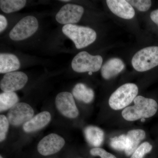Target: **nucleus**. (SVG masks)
Listing matches in <instances>:
<instances>
[{"label": "nucleus", "instance_id": "nucleus-1", "mask_svg": "<svg viewBox=\"0 0 158 158\" xmlns=\"http://www.w3.org/2000/svg\"><path fill=\"white\" fill-rule=\"evenodd\" d=\"M135 105L125 108L122 115L125 120L134 121L153 116L157 111V103L155 100L144 97H136L134 100Z\"/></svg>", "mask_w": 158, "mask_h": 158}, {"label": "nucleus", "instance_id": "nucleus-2", "mask_svg": "<svg viewBox=\"0 0 158 158\" xmlns=\"http://www.w3.org/2000/svg\"><path fill=\"white\" fill-rule=\"evenodd\" d=\"M63 34L71 40L77 49L84 48L94 42L96 32L88 27L74 24L65 25L62 28Z\"/></svg>", "mask_w": 158, "mask_h": 158}, {"label": "nucleus", "instance_id": "nucleus-3", "mask_svg": "<svg viewBox=\"0 0 158 158\" xmlns=\"http://www.w3.org/2000/svg\"><path fill=\"white\" fill-rule=\"evenodd\" d=\"M138 92V86L135 84L127 83L122 85L110 96V107L116 110L126 107L136 98Z\"/></svg>", "mask_w": 158, "mask_h": 158}, {"label": "nucleus", "instance_id": "nucleus-4", "mask_svg": "<svg viewBox=\"0 0 158 158\" xmlns=\"http://www.w3.org/2000/svg\"><path fill=\"white\" fill-rule=\"evenodd\" d=\"M132 65L138 72L146 71L158 66V47H149L138 51L133 57Z\"/></svg>", "mask_w": 158, "mask_h": 158}, {"label": "nucleus", "instance_id": "nucleus-5", "mask_svg": "<svg viewBox=\"0 0 158 158\" xmlns=\"http://www.w3.org/2000/svg\"><path fill=\"white\" fill-rule=\"evenodd\" d=\"M102 62L101 56H92L84 51L74 57L72 61V68L77 73L95 72L101 68Z\"/></svg>", "mask_w": 158, "mask_h": 158}, {"label": "nucleus", "instance_id": "nucleus-6", "mask_svg": "<svg viewBox=\"0 0 158 158\" xmlns=\"http://www.w3.org/2000/svg\"><path fill=\"white\" fill-rule=\"evenodd\" d=\"M39 23L36 17L29 15L23 18L15 25L9 33L12 40L19 41L34 35L38 30Z\"/></svg>", "mask_w": 158, "mask_h": 158}, {"label": "nucleus", "instance_id": "nucleus-7", "mask_svg": "<svg viewBox=\"0 0 158 158\" xmlns=\"http://www.w3.org/2000/svg\"><path fill=\"white\" fill-rule=\"evenodd\" d=\"M34 111L31 106L24 102H19L9 110L7 118L13 126L23 125L33 118Z\"/></svg>", "mask_w": 158, "mask_h": 158}, {"label": "nucleus", "instance_id": "nucleus-8", "mask_svg": "<svg viewBox=\"0 0 158 158\" xmlns=\"http://www.w3.org/2000/svg\"><path fill=\"white\" fill-rule=\"evenodd\" d=\"M55 103L57 110L63 116L69 118H75L78 116V110L71 93L62 92L58 94Z\"/></svg>", "mask_w": 158, "mask_h": 158}, {"label": "nucleus", "instance_id": "nucleus-9", "mask_svg": "<svg viewBox=\"0 0 158 158\" xmlns=\"http://www.w3.org/2000/svg\"><path fill=\"white\" fill-rule=\"evenodd\" d=\"M84 9L81 6L68 4L62 6L56 15L57 22L61 24H73L78 22L84 14Z\"/></svg>", "mask_w": 158, "mask_h": 158}, {"label": "nucleus", "instance_id": "nucleus-10", "mask_svg": "<svg viewBox=\"0 0 158 158\" xmlns=\"http://www.w3.org/2000/svg\"><path fill=\"white\" fill-rule=\"evenodd\" d=\"M28 78L24 73L15 71L6 73L1 81L0 88L3 92H14L22 89Z\"/></svg>", "mask_w": 158, "mask_h": 158}, {"label": "nucleus", "instance_id": "nucleus-11", "mask_svg": "<svg viewBox=\"0 0 158 158\" xmlns=\"http://www.w3.org/2000/svg\"><path fill=\"white\" fill-rule=\"evenodd\" d=\"M65 144V140L61 136L51 134L40 140L37 145V150L43 156L51 155L59 152Z\"/></svg>", "mask_w": 158, "mask_h": 158}, {"label": "nucleus", "instance_id": "nucleus-12", "mask_svg": "<svg viewBox=\"0 0 158 158\" xmlns=\"http://www.w3.org/2000/svg\"><path fill=\"white\" fill-rule=\"evenodd\" d=\"M106 2L111 11L118 17L130 19L135 16V10L127 1L107 0Z\"/></svg>", "mask_w": 158, "mask_h": 158}, {"label": "nucleus", "instance_id": "nucleus-13", "mask_svg": "<svg viewBox=\"0 0 158 158\" xmlns=\"http://www.w3.org/2000/svg\"><path fill=\"white\" fill-rule=\"evenodd\" d=\"M51 120L50 113L47 111L39 113L23 125V130L27 133L36 131L45 127Z\"/></svg>", "mask_w": 158, "mask_h": 158}, {"label": "nucleus", "instance_id": "nucleus-14", "mask_svg": "<svg viewBox=\"0 0 158 158\" xmlns=\"http://www.w3.org/2000/svg\"><path fill=\"white\" fill-rule=\"evenodd\" d=\"M124 68V63L121 59L118 58L110 59L102 67V76L106 80H109L120 73Z\"/></svg>", "mask_w": 158, "mask_h": 158}, {"label": "nucleus", "instance_id": "nucleus-15", "mask_svg": "<svg viewBox=\"0 0 158 158\" xmlns=\"http://www.w3.org/2000/svg\"><path fill=\"white\" fill-rule=\"evenodd\" d=\"M20 67L19 59L14 54H0V73H7L15 72L19 69Z\"/></svg>", "mask_w": 158, "mask_h": 158}, {"label": "nucleus", "instance_id": "nucleus-16", "mask_svg": "<svg viewBox=\"0 0 158 158\" xmlns=\"http://www.w3.org/2000/svg\"><path fill=\"white\" fill-rule=\"evenodd\" d=\"M145 131L141 129L133 130L128 132L127 137V144L125 150L126 155L129 156L133 154L138 147V144L145 138Z\"/></svg>", "mask_w": 158, "mask_h": 158}, {"label": "nucleus", "instance_id": "nucleus-17", "mask_svg": "<svg viewBox=\"0 0 158 158\" xmlns=\"http://www.w3.org/2000/svg\"><path fill=\"white\" fill-rule=\"evenodd\" d=\"M85 138L91 146L98 148L102 143L104 139L103 131L97 127H87L85 130Z\"/></svg>", "mask_w": 158, "mask_h": 158}, {"label": "nucleus", "instance_id": "nucleus-18", "mask_svg": "<svg viewBox=\"0 0 158 158\" xmlns=\"http://www.w3.org/2000/svg\"><path fill=\"white\" fill-rule=\"evenodd\" d=\"M72 94L77 100L86 103L91 102L94 98L93 90L82 83H78L75 86L72 90Z\"/></svg>", "mask_w": 158, "mask_h": 158}, {"label": "nucleus", "instance_id": "nucleus-19", "mask_svg": "<svg viewBox=\"0 0 158 158\" xmlns=\"http://www.w3.org/2000/svg\"><path fill=\"white\" fill-rule=\"evenodd\" d=\"M19 98L15 92H5L0 94V111L10 110L19 103Z\"/></svg>", "mask_w": 158, "mask_h": 158}, {"label": "nucleus", "instance_id": "nucleus-20", "mask_svg": "<svg viewBox=\"0 0 158 158\" xmlns=\"http://www.w3.org/2000/svg\"><path fill=\"white\" fill-rule=\"evenodd\" d=\"M25 0H1L0 8L6 13H11L19 11L25 6Z\"/></svg>", "mask_w": 158, "mask_h": 158}, {"label": "nucleus", "instance_id": "nucleus-21", "mask_svg": "<svg viewBox=\"0 0 158 158\" xmlns=\"http://www.w3.org/2000/svg\"><path fill=\"white\" fill-rule=\"evenodd\" d=\"M127 144V135H121L118 137H115L111 139L110 145L113 149L118 151H125Z\"/></svg>", "mask_w": 158, "mask_h": 158}, {"label": "nucleus", "instance_id": "nucleus-22", "mask_svg": "<svg viewBox=\"0 0 158 158\" xmlns=\"http://www.w3.org/2000/svg\"><path fill=\"white\" fill-rule=\"evenodd\" d=\"M152 148L151 144L148 142H144L137 148L131 158H143L144 155L151 152Z\"/></svg>", "mask_w": 158, "mask_h": 158}, {"label": "nucleus", "instance_id": "nucleus-23", "mask_svg": "<svg viewBox=\"0 0 158 158\" xmlns=\"http://www.w3.org/2000/svg\"><path fill=\"white\" fill-rule=\"evenodd\" d=\"M127 2L131 6L141 11H148L152 5L151 1L149 0H129Z\"/></svg>", "mask_w": 158, "mask_h": 158}, {"label": "nucleus", "instance_id": "nucleus-24", "mask_svg": "<svg viewBox=\"0 0 158 158\" xmlns=\"http://www.w3.org/2000/svg\"><path fill=\"white\" fill-rule=\"evenodd\" d=\"M9 121L8 118L3 115L0 116V141L5 140L9 127Z\"/></svg>", "mask_w": 158, "mask_h": 158}, {"label": "nucleus", "instance_id": "nucleus-25", "mask_svg": "<svg viewBox=\"0 0 158 158\" xmlns=\"http://www.w3.org/2000/svg\"><path fill=\"white\" fill-rule=\"evenodd\" d=\"M90 153L93 156H99L101 158H116L115 156L100 148H95L90 150Z\"/></svg>", "mask_w": 158, "mask_h": 158}, {"label": "nucleus", "instance_id": "nucleus-26", "mask_svg": "<svg viewBox=\"0 0 158 158\" xmlns=\"http://www.w3.org/2000/svg\"><path fill=\"white\" fill-rule=\"evenodd\" d=\"M8 25V21L6 17L2 15H0V32L2 33L5 31Z\"/></svg>", "mask_w": 158, "mask_h": 158}, {"label": "nucleus", "instance_id": "nucleus-27", "mask_svg": "<svg viewBox=\"0 0 158 158\" xmlns=\"http://www.w3.org/2000/svg\"><path fill=\"white\" fill-rule=\"evenodd\" d=\"M150 18L152 21L155 23L158 27V9L154 10L151 12Z\"/></svg>", "mask_w": 158, "mask_h": 158}, {"label": "nucleus", "instance_id": "nucleus-28", "mask_svg": "<svg viewBox=\"0 0 158 158\" xmlns=\"http://www.w3.org/2000/svg\"><path fill=\"white\" fill-rule=\"evenodd\" d=\"M61 2H69V0H67V1H66V0H64V1H60Z\"/></svg>", "mask_w": 158, "mask_h": 158}, {"label": "nucleus", "instance_id": "nucleus-29", "mask_svg": "<svg viewBox=\"0 0 158 158\" xmlns=\"http://www.w3.org/2000/svg\"><path fill=\"white\" fill-rule=\"evenodd\" d=\"M145 118H141V122H144V121H145Z\"/></svg>", "mask_w": 158, "mask_h": 158}, {"label": "nucleus", "instance_id": "nucleus-30", "mask_svg": "<svg viewBox=\"0 0 158 158\" xmlns=\"http://www.w3.org/2000/svg\"><path fill=\"white\" fill-rule=\"evenodd\" d=\"M92 74V72H89V75H91Z\"/></svg>", "mask_w": 158, "mask_h": 158}, {"label": "nucleus", "instance_id": "nucleus-31", "mask_svg": "<svg viewBox=\"0 0 158 158\" xmlns=\"http://www.w3.org/2000/svg\"><path fill=\"white\" fill-rule=\"evenodd\" d=\"M0 158H3V157H2V156H0Z\"/></svg>", "mask_w": 158, "mask_h": 158}]
</instances>
